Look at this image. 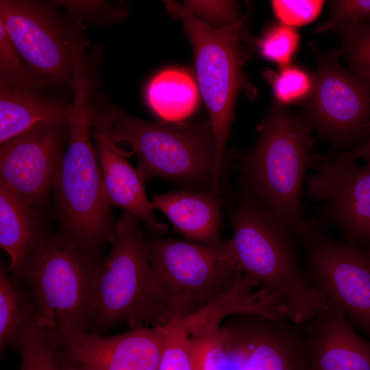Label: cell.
<instances>
[{"label":"cell","mask_w":370,"mask_h":370,"mask_svg":"<svg viewBox=\"0 0 370 370\" xmlns=\"http://www.w3.org/2000/svg\"><path fill=\"white\" fill-rule=\"evenodd\" d=\"M229 240L239 269L269 290L298 325L328 305L325 296L303 278L294 229L245 188L231 217Z\"/></svg>","instance_id":"6da1fadb"},{"label":"cell","mask_w":370,"mask_h":370,"mask_svg":"<svg viewBox=\"0 0 370 370\" xmlns=\"http://www.w3.org/2000/svg\"><path fill=\"white\" fill-rule=\"evenodd\" d=\"M184 5L200 21L216 29L234 25L247 15L239 13L234 1H185Z\"/></svg>","instance_id":"4dcf8cb0"},{"label":"cell","mask_w":370,"mask_h":370,"mask_svg":"<svg viewBox=\"0 0 370 370\" xmlns=\"http://www.w3.org/2000/svg\"><path fill=\"white\" fill-rule=\"evenodd\" d=\"M323 1L319 0H273V13L280 22L294 27L306 25L320 14Z\"/></svg>","instance_id":"d6a6232c"},{"label":"cell","mask_w":370,"mask_h":370,"mask_svg":"<svg viewBox=\"0 0 370 370\" xmlns=\"http://www.w3.org/2000/svg\"><path fill=\"white\" fill-rule=\"evenodd\" d=\"M81 72L72 88L73 101L69 119L67 149L53 186L69 239L80 248L95 247L111 239L110 208L90 132L98 92L96 80Z\"/></svg>","instance_id":"3957f363"},{"label":"cell","mask_w":370,"mask_h":370,"mask_svg":"<svg viewBox=\"0 0 370 370\" xmlns=\"http://www.w3.org/2000/svg\"><path fill=\"white\" fill-rule=\"evenodd\" d=\"M99 167L108 203L130 213L152 232L164 234L167 226L153 213L143 186V182L125 158L123 152L106 136L92 130Z\"/></svg>","instance_id":"ac0fdd59"},{"label":"cell","mask_w":370,"mask_h":370,"mask_svg":"<svg viewBox=\"0 0 370 370\" xmlns=\"http://www.w3.org/2000/svg\"><path fill=\"white\" fill-rule=\"evenodd\" d=\"M330 15L313 31L319 34L370 22V0L329 1Z\"/></svg>","instance_id":"f546056e"},{"label":"cell","mask_w":370,"mask_h":370,"mask_svg":"<svg viewBox=\"0 0 370 370\" xmlns=\"http://www.w3.org/2000/svg\"><path fill=\"white\" fill-rule=\"evenodd\" d=\"M61 8L58 1L1 0L0 21L34 77L72 90L87 40L84 25Z\"/></svg>","instance_id":"ba28073f"},{"label":"cell","mask_w":370,"mask_h":370,"mask_svg":"<svg viewBox=\"0 0 370 370\" xmlns=\"http://www.w3.org/2000/svg\"><path fill=\"white\" fill-rule=\"evenodd\" d=\"M311 168L307 193L323 202L315 215L336 227L346 243L370 247V167L331 152L312 154Z\"/></svg>","instance_id":"7c38bea8"},{"label":"cell","mask_w":370,"mask_h":370,"mask_svg":"<svg viewBox=\"0 0 370 370\" xmlns=\"http://www.w3.org/2000/svg\"><path fill=\"white\" fill-rule=\"evenodd\" d=\"M164 337L158 370H193L190 343L184 318L162 325Z\"/></svg>","instance_id":"83f0119b"},{"label":"cell","mask_w":370,"mask_h":370,"mask_svg":"<svg viewBox=\"0 0 370 370\" xmlns=\"http://www.w3.org/2000/svg\"><path fill=\"white\" fill-rule=\"evenodd\" d=\"M147 243L151 271L171 319L206 307L241 271L229 241L208 244L157 237Z\"/></svg>","instance_id":"9c48e42d"},{"label":"cell","mask_w":370,"mask_h":370,"mask_svg":"<svg viewBox=\"0 0 370 370\" xmlns=\"http://www.w3.org/2000/svg\"><path fill=\"white\" fill-rule=\"evenodd\" d=\"M66 13L74 20L84 25V21L105 24L124 16L120 8L103 1H58Z\"/></svg>","instance_id":"836d02e7"},{"label":"cell","mask_w":370,"mask_h":370,"mask_svg":"<svg viewBox=\"0 0 370 370\" xmlns=\"http://www.w3.org/2000/svg\"><path fill=\"white\" fill-rule=\"evenodd\" d=\"M240 317L226 325L233 341V370H308L302 325L258 315Z\"/></svg>","instance_id":"5bb4252c"},{"label":"cell","mask_w":370,"mask_h":370,"mask_svg":"<svg viewBox=\"0 0 370 370\" xmlns=\"http://www.w3.org/2000/svg\"><path fill=\"white\" fill-rule=\"evenodd\" d=\"M146 98L152 111L164 121L180 122L196 110L199 89L188 71L168 69L157 73L149 82Z\"/></svg>","instance_id":"7402d4cb"},{"label":"cell","mask_w":370,"mask_h":370,"mask_svg":"<svg viewBox=\"0 0 370 370\" xmlns=\"http://www.w3.org/2000/svg\"><path fill=\"white\" fill-rule=\"evenodd\" d=\"M259 282L241 271L232 286L206 307L184 318L188 335L221 325L226 317L258 315L293 321L289 309L269 290L254 289Z\"/></svg>","instance_id":"d6986e66"},{"label":"cell","mask_w":370,"mask_h":370,"mask_svg":"<svg viewBox=\"0 0 370 370\" xmlns=\"http://www.w3.org/2000/svg\"><path fill=\"white\" fill-rule=\"evenodd\" d=\"M341 155L356 160H363L366 165L370 167V132L365 140L356 148L339 152Z\"/></svg>","instance_id":"e575fe53"},{"label":"cell","mask_w":370,"mask_h":370,"mask_svg":"<svg viewBox=\"0 0 370 370\" xmlns=\"http://www.w3.org/2000/svg\"><path fill=\"white\" fill-rule=\"evenodd\" d=\"M42 241L33 205L0 184V245L10 257V270L23 273Z\"/></svg>","instance_id":"44dd1931"},{"label":"cell","mask_w":370,"mask_h":370,"mask_svg":"<svg viewBox=\"0 0 370 370\" xmlns=\"http://www.w3.org/2000/svg\"><path fill=\"white\" fill-rule=\"evenodd\" d=\"M264 75L272 87L275 102L283 106L304 103L312 91L314 75L296 65L282 66L278 72L267 69Z\"/></svg>","instance_id":"484cf974"},{"label":"cell","mask_w":370,"mask_h":370,"mask_svg":"<svg viewBox=\"0 0 370 370\" xmlns=\"http://www.w3.org/2000/svg\"><path fill=\"white\" fill-rule=\"evenodd\" d=\"M189 336L193 370H233L234 353L231 332L219 326Z\"/></svg>","instance_id":"cb8c5ba5"},{"label":"cell","mask_w":370,"mask_h":370,"mask_svg":"<svg viewBox=\"0 0 370 370\" xmlns=\"http://www.w3.org/2000/svg\"><path fill=\"white\" fill-rule=\"evenodd\" d=\"M14 345L21 353V370H65L60 346L38 325L34 314Z\"/></svg>","instance_id":"603a6c76"},{"label":"cell","mask_w":370,"mask_h":370,"mask_svg":"<svg viewBox=\"0 0 370 370\" xmlns=\"http://www.w3.org/2000/svg\"><path fill=\"white\" fill-rule=\"evenodd\" d=\"M36 78L29 73L24 60L0 21V82L26 84Z\"/></svg>","instance_id":"1f68e13d"},{"label":"cell","mask_w":370,"mask_h":370,"mask_svg":"<svg viewBox=\"0 0 370 370\" xmlns=\"http://www.w3.org/2000/svg\"><path fill=\"white\" fill-rule=\"evenodd\" d=\"M300 37L294 27L281 23L270 27L254 42L262 57L281 67L291 64L299 47Z\"/></svg>","instance_id":"f1b7e54d"},{"label":"cell","mask_w":370,"mask_h":370,"mask_svg":"<svg viewBox=\"0 0 370 370\" xmlns=\"http://www.w3.org/2000/svg\"><path fill=\"white\" fill-rule=\"evenodd\" d=\"M162 325L114 336L82 332L59 345L65 370H158Z\"/></svg>","instance_id":"9a60e30c"},{"label":"cell","mask_w":370,"mask_h":370,"mask_svg":"<svg viewBox=\"0 0 370 370\" xmlns=\"http://www.w3.org/2000/svg\"><path fill=\"white\" fill-rule=\"evenodd\" d=\"M39 79L26 84L0 82V145L45 122L69 119L73 95Z\"/></svg>","instance_id":"e0dca14e"},{"label":"cell","mask_w":370,"mask_h":370,"mask_svg":"<svg viewBox=\"0 0 370 370\" xmlns=\"http://www.w3.org/2000/svg\"><path fill=\"white\" fill-rule=\"evenodd\" d=\"M164 3L168 11L182 22L192 45L197 83L214 136L212 188L218 190L236 98L242 90L251 95L254 92L243 73L248 51L242 36L247 15L234 25L216 29L200 21L177 1H165Z\"/></svg>","instance_id":"52a82bcc"},{"label":"cell","mask_w":370,"mask_h":370,"mask_svg":"<svg viewBox=\"0 0 370 370\" xmlns=\"http://www.w3.org/2000/svg\"><path fill=\"white\" fill-rule=\"evenodd\" d=\"M34 314L31 303L25 300L18 286L1 267L0 271L1 352L14 345L23 325Z\"/></svg>","instance_id":"d4e9b609"},{"label":"cell","mask_w":370,"mask_h":370,"mask_svg":"<svg viewBox=\"0 0 370 370\" xmlns=\"http://www.w3.org/2000/svg\"><path fill=\"white\" fill-rule=\"evenodd\" d=\"M309 349L308 370H370V341L358 334L340 308L328 299L302 325Z\"/></svg>","instance_id":"2e32d148"},{"label":"cell","mask_w":370,"mask_h":370,"mask_svg":"<svg viewBox=\"0 0 370 370\" xmlns=\"http://www.w3.org/2000/svg\"><path fill=\"white\" fill-rule=\"evenodd\" d=\"M139 222L123 212L114 226L110 252L96 280L92 322L99 325L127 323L134 329L163 325L171 319L154 280Z\"/></svg>","instance_id":"8992f818"},{"label":"cell","mask_w":370,"mask_h":370,"mask_svg":"<svg viewBox=\"0 0 370 370\" xmlns=\"http://www.w3.org/2000/svg\"><path fill=\"white\" fill-rule=\"evenodd\" d=\"M317 58L314 86L301 115L317 138L346 151L360 145L370 132V91L339 64L336 54Z\"/></svg>","instance_id":"8fae6325"},{"label":"cell","mask_w":370,"mask_h":370,"mask_svg":"<svg viewBox=\"0 0 370 370\" xmlns=\"http://www.w3.org/2000/svg\"><path fill=\"white\" fill-rule=\"evenodd\" d=\"M301 116L274 102L257 127L251 150L241 156L242 186L295 231L303 224L302 185L317 137Z\"/></svg>","instance_id":"277c9868"},{"label":"cell","mask_w":370,"mask_h":370,"mask_svg":"<svg viewBox=\"0 0 370 370\" xmlns=\"http://www.w3.org/2000/svg\"><path fill=\"white\" fill-rule=\"evenodd\" d=\"M69 121L39 123L1 145L0 184L33 206L42 202L64 156Z\"/></svg>","instance_id":"4fadbf2b"},{"label":"cell","mask_w":370,"mask_h":370,"mask_svg":"<svg viewBox=\"0 0 370 370\" xmlns=\"http://www.w3.org/2000/svg\"><path fill=\"white\" fill-rule=\"evenodd\" d=\"M82 250L69 238L43 240L23 271L37 323L58 345L92 322L99 266Z\"/></svg>","instance_id":"5b68a950"},{"label":"cell","mask_w":370,"mask_h":370,"mask_svg":"<svg viewBox=\"0 0 370 370\" xmlns=\"http://www.w3.org/2000/svg\"><path fill=\"white\" fill-rule=\"evenodd\" d=\"M352 74L370 91V22L336 31Z\"/></svg>","instance_id":"4316f807"},{"label":"cell","mask_w":370,"mask_h":370,"mask_svg":"<svg viewBox=\"0 0 370 370\" xmlns=\"http://www.w3.org/2000/svg\"><path fill=\"white\" fill-rule=\"evenodd\" d=\"M152 208L160 210L174 227L191 241L208 244L221 242L222 201L210 191L156 194Z\"/></svg>","instance_id":"ffe728a7"},{"label":"cell","mask_w":370,"mask_h":370,"mask_svg":"<svg viewBox=\"0 0 370 370\" xmlns=\"http://www.w3.org/2000/svg\"><path fill=\"white\" fill-rule=\"evenodd\" d=\"M325 228L314 214L295 231L312 286L370 338V247L338 242Z\"/></svg>","instance_id":"30bf717a"},{"label":"cell","mask_w":370,"mask_h":370,"mask_svg":"<svg viewBox=\"0 0 370 370\" xmlns=\"http://www.w3.org/2000/svg\"><path fill=\"white\" fill-rule=\"evenodd\" d=\"M92 129L112 143L128 144L138 158L143 182L162 178L212 188L215 140L210 121L149 122L134 117L99 96Z\"/></svg>","instance_id":"7a4b0ae2"}]
</instances>
